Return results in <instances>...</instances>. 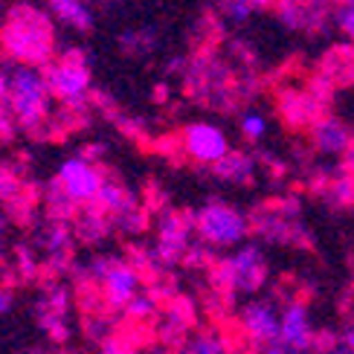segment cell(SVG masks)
I'll list each match as a JSON object with an SVG mask.
<instances>
[{
	"instance_id": "6da1fadb",
	"label": "cell",
	"mask_w": 354,
	"mask_h": 354,
	"mask_svg": "<svg viewBox=\"0 0 354 354\" xmlns=\"http://www.w3.org/2000/svg\"><path fill=\"white\" fill-rule=\"evenodd\" d=\"M0 44L15 64L47 67L55 53V32L50 15L32 3H15L0 24Z\"/></svg>"
},
{
	"instance_id": "7a4b0ae2",
	"label": "cell",
	"mask_w": 354,
	"mask_h": 354,
	"mask_svg": "<svg viewBox=\"0 0 354 354\" xmlns=\"http://www.w3.org/2000/svg\"><path fill=\"white\" fill-rule=\"evenodd\" d=\"M50 84L41 67L15 64L9 67V99L6 105L15 116V122L26 131H38L47 122L50 113Z\"/></svg>"
},
{
	"instance_id": "3957f363",
	"label": "cell",
	"mask_w": 354,
	"mask_h": 354,
	"mask_svg": "<svg viewBox=\"0 0 354 354\" xmlns=\"http://www.w3.org/2000/svg\"><path fill=\"white\" fill-rule=\"evenodd\" d=\"M212 290L218 293H256L264 282H268V261L264 253L256 244H244L241 250H235L230 259H221L209 268Z\"/></svg>"
},
{
	"instance_id": "277c9868",
	"label": "cell",
	"mask_w": 354,
	"mask_h": 354,
	"mask_svg": "<svg viewBox=\"0 0 354 354\" xmlns=\"http://www.w3.org/2000/svg\"><path fill=\"white\" fill-rule=\"evenodd\" d=\"M44 76H47L53 99H58L73 113L84 111L91 96V58L82 50H67L62 58L50 62L44 67Z\"/></svg>"
},
{
	"instance_id": "5b68a950",
	"label": "cell",
	"mask_w": 354,
	"mask_h": 354,
	"mask_svg": "<svg viewBox=\"0 0 354 354\" xmlns=\"http://www.w3.org/2000/svg\"><path fill=\"white\" fill-rule=\"evenodd\" d=\"M195 232L206 247H232L250 232V218L224 201H209L195 212Z\"/></svg>"
},
{
	"instance_id": "8992f818",
	"label": "cell",
	"mask_w": 354,
	"mask_h": 354,
	"mask_svg": "<svg viewBox=\"0 0 354 354\" xmlns=\"http://www.w3.org/2000/svg\"><path fill=\"white\" fill-rule=\"evenodd\" d=\"M192 232H195V215L192 212H171L166 209L160 215V227H157V247H154V259L163 270H169L171 264L183 261L189 247H192Z\"/></svg>"
},
{
	"instance_id": "52a82bcc",
	"label": "cell",
	"mask_w": 354,
	"mask_h": 354,
	"mask_svg": "<svg viewBox=\"0 0 354 354\" xmlns=\"http://www.w3.org/2000/svg\"><path fill=\"white\" fill-rule=\"evenodd\" d=\"M55 180L76 203H93L96 195H99V189L105 186L108 177L96 163H91V160H84L82 154H76V157H67L64 163L58 166Z\"/></svg>"
},
{
	"instance_id": "ba28073f",
	"label": "cell",
	"mask_w": 354,
	"mask_h": 354,
	"mask_svg": "<svg viewBox=\"0 0 354 354\" xmlns=\"http://www.w3.org/2000/svg\"><path fill=\"white\" fill-rule=\"evenodd\" d=\"M180 145H183V151L192 160L206 163V166H215L230 154L227 134L212 122H192V125H186L183 134H180Z\"/></svg>"
},
{
	"instance_id": "9c48e42d",
	"label": "cell",
	"mask_w": 354,
	"mask_h": 354,
	"mask_svg": "<svg viewBox=\"0 0 354 354\" xmlns=\"http://www.w3.org/2000/svg\"><path fill=\"white\" fill-rule=\"evenodd\" d=\"M239 326H241V334L253 346H270V343L279 340L282 317L276 314V308L270 302H250V305L241 308Z\"/></svg>"
},
{
	"instance_id": "30bf717a",
	"label": "cell",
	"mask_w": 354,
	"mask_h": 354,
	"mask_svg": "<svg viewBox=\"0 0 354 354\" xmlns=\"http://www.w3.org/2000/svg\"><path fill=\"white\" fill-rule=\"evenodd\" d=\"M67 308H70V293L62 285H50L38 299V326L53 343H64L70 337L67 328Z\"/></svg>"
},
{
	"instance_id": "8fae6325",
	"label": "cell",
	"mask_w": 354,
	"mask_h": 354,
	"mask_svg": "<svg viewBox=\"0 0 354 354\" xmlns=\"http://www.w3.org/2000/svg\"><path fill=\"white\" fill-rule=\"evenodd\" d=\"M279 113L290 128H314L322 116H328L326 108L311 93L297 91V87H288V91L279 93Z\"/></svg>"
},
{
	"instance_id": "7c38bea8",
	"label": "cell",
	"mask_w": 354,
	"mask_h": 354,
	"mask_svg": "<svg viewBox=\"0 0 354 354\" xmlns=\"http://www.w3.org/2000/svg\"><path fill=\"white\" fill-rule=\"evenodd\" d=\"M140 282L142 276L140 270H134L128 261H116V268L108 273V279L102 282V297H105V305L111 308V311H116V308H128L131 299L140 297Z\"/></svg>"
},
{
	"instance_id": "4fadbf2b",
	"label": "cell",
	"mask_w": 354,
	"mask_h": 354,
	"mask_svg": "<svg viewBox=\"0 0 354 354\" xmlns=\"http://www.w3.org/2000/svg\"><path fill=\"white\" fill-rule=\"evenodd\" d=\"M314 328H311V317H308L305 302L293 299L285 305L282 311V331H279V340L285 346L297 348V351H308L314 348Z\"/></svg>"
},
{
	"instance_id": "5bb4252c",
	"label": "cell",
	"mask_w": 354,
	"mask_h": 354,
	"mask_svg": "<svg viewBox=\"0 0 354 354\" xmlns=\"http://www.w3.org/2000/svg\"><path fill=\"white\" fill-rule=\"evenodd\" d=\"M311 142L314 149L322 151V154H346L351 149V131L334 120V116H322V120L311 128Z\"/></svg>"
},
{
	"instance_id": "9a60e30c",
	"label": "cell",
	"mask_w": 354,
	"mask_h": 354,
	"mask_svg": "<svg viewBox=\"0 0 354 354\" xmlns=\"http://www.w3.org/2000/svg\"><path fill=\"white\" fill-rule=\"evenodd\" d=\"M319 73L326 76L334 87H346L354 84V44H340L326 53L319 64Z\"/></svg>"
},
{
	"instance_id": "2e32d148",
	"label": "cell",
	"mask_w": 354,
	"mask_h": 354,
	"mask_svg": "<svg viewBox=\"0 0 354 354\" xmlns=\"http://www.w3.org/2000/svg\"><path fill=\"white\" fill-rule=\"evenodd\" d=\"M91 206H96V209H102L105 215H111V221H113L116 215H122L125 209H131V206H137V198L131 195V192H128L120 180L108 177L105 186L99 189V195H96V201H93Z\"/></svg>"
},
{
	"instance_id": "e0dca14e",
	"label": "cell",
	"mask_w": 354,
	"mask_h": 354,
	"mask_svg": "<svg viewBox=\"0 0 354 354\" xmlns=\"http://www.w3.org/2000/svg\"><path fill=\"white\" fill-rule=\"evenodd\" d=\"M47 6L58 21L73 26V29H79V32L93 29V9H91L87 0H47Z\"/></svg>"
},
{
	"instance_id": "ac0fdd59",
	"label": "cell",
	"mask_w": 354,
	"mask_h": 354,
	"mask_svg": "<svg viewBox=\"0 0 354 354\" xmlns=\"http://www.w3.org/2000/svg\"><path fill=\"white\" fill-rule=\"evenodd\" d=\"M215 177H221V180H227V183H235V186H244L253 180V174H256V160L244 154V151H230L221 163L212 166Z\"/></svg>"
},
{
	"instance_id": "d6986e66",
	"label": "cell",
	"mask_w": 354,
	"mask_h": 354,
	"mask_svg": "<svg viewBox=\"0 0 354 354\" xmlns=\"http://www.w3.org/2000/svg\"><path fill=\"white\" fill-rule=\"evenodd\" d=\"M111 227H113L111 215H105L102 209H96V206H87V209H82V212L76 215V235H79L82 241H87V244L102 241V239H105V235L111 232Z\"/></svg>"
},
{
	"instance_id": "ffe728a7",
	"label": "cell",
	"mask_w": 354,
	"mask_h": 354,
	"mask_svg": "<svg viewBox=\"0 0 354 354\" xmlns=\"http://www.w3.org/2000/svg\"><path fill=\"white\" fill-rule=\"evenodd\" d=\"M116 41H120V50L122 53L140 58V55H151L157 50L160 35H157L154 26H128V29H122Z\"/></svg>"
},
{
	"instance_id": "44dd1931",
	"label": "cell",
	"mask_w": 354,
	"mask_h": 354,
	"mask_svg": "<svg viewBox=\"0 0 354 354\" xmlns=\"http://www.w3.org/2000/svg\"><path fill=\"white\" fill-rule=\"evenodd\" d=\"M47 212H50V221H62V224H67L70 218L79 215V203L58 186V180L47 186Z\"/></svg>"
},
{
	"instance_id": "7402d4cb",
	"label": "cell",
	"mask_w": 354,
	"mask_h": 354,
	"mask_svg": "<svg viewBox=\"0 0 354 354\" xmlns=\"http://www.w3.org/2000/svg\"><path fill=\"white\" fill-rule=\"evenodd\" d=\"M157 299L151 297V293H140L137 299H131L128 302V308H125V319H128V326H149V322L154 319V314H157Z\"/></svg>"
},
{
	"instance_id": "603a6c76",
	"label": "cell",
	"mask_w": 354,
	"mask_h": 354,
	"mask_svg": "<svg viewBox=\"0 0 354 354\" xmlns=\"http://www.w3.org/2000/svg\"><path fill=\"white\" fill-rule=\"evenodd\" d=\"M276 0H221V12L224 18L232 21V24H244L250 15L259 12V9H268Z\"/></svg>"
},
{
	"instance_id": "cb8c5ba5",
	"label": "cell",
	"mask_w": 354,
	"mask_h": 354,
	"mask_svg": "<svg viewBox=\"0 0 354 354\" xmlns=\"http://www.w3.org/2000/svg\"><path fill=\"white\" fill-rule=\"evenodd\" d=\"M183 351L186 354H230V343L215 331H203L192 337Z\"/></svg>"
},
{
	"instance_id": "d4e9b609",
	"label": "cell",
	"mask_w": 354,
	"mask_h": 354,
	"mask_svg": "<svg viewBox=\"0 0 354 354\" xmlns=\"http://www.w3.org/2000/svg\"><path fill=\"white\" fill-rule=\"evenodd\" d=\"M326 198L334 206H354V177L351 174H340L334 177L326 189Z\"/></svg>"
},
{
	"instance_id": "484cf974",
	"label": "cell",
	"mask_w": 354,
	"mask_h": 354,
	"mask_svg": "<svg viewBox=\"0 0 354 354\" xmlns=\"http://www.w3.org/2000/svg\"><path fill=\"white\" fill-rule=\"evenodd\" d=\"M0 201L9 203V206L24 203V186L18 180V174H15L9 166H0Z\"/></svg>"
},
{
	"instance_id": "4316f807",
	"label": "cell",
	"mask_w": 354,
	"mask_h": 354,
	"mask_svg": "<svg viewBox=\"0 0 354 354\" xmlns=\"http://www.w3.org/2000/svg\"><path fill=\"white\" fill-rule=\"evenodd\" d=\"M239 128H241V134H244V140H250V142H259L264 134H268V120L259 113V111H247V113H241V122H239Z\"/></svg>"
},
{
	"instance_id": "83f0119b",
	"label": "cell",
	"mask_w": 354,
	"mask_h": 354,
	"mask_svg": "<svg viewBox=\"0 0 354 354\" xmlns=\"http://www.w3.org/2000/svg\"><path fill=\"white\" fill-rule=\"evenodd\" d=\"M113 227L116 230H122L125 235H137L145 230V212L140 209V203L137 206H131V209H125L122 215H116L113 218Z\"/></svg>"
},
{
	"instance_id": "f1b7e54d",
	"label": "cell",
	"mask_w": 354,
	"mask_h": 354,
	"mask_svg": "<svg viewBox=\"0 0 354 354\" xmlns=\"http://www.w3.org/2000/svg\"><path fill=\"white\" fill-rule=\"evenodd\" d=\"M337 26H340L343 35L354 44V3H343L337 9Z\"/></svg>"
},
{
	"instance_id": "f546056e",
	"label": "cell",
	"mask_w": 354,
	"mask_h": 354,
	"mask_svg": "<svg viewBox=\"0 0 354 354\" xmlns=\"http://www.w3.org/2000/svg\"><path fill=\"white\" fill-rule=\"evenodd\" d=\"M15 128H18V122H15V116L9 111V105H0V142H9Z\"/></svg>"
},
{
	"instance_id": "4dcf8cb0",
	"label": "cell",
	"mask_w": 354,
	"mask_h": 354,
	"mask_svg": "<svg viewBox=\"0 0 354 354\" xmlns=\"http://www.w3.org/2000/svg\"><path fill=\"white\" fill-rule=\"evenodd\" d=\"M18 270L24 279H32L38 273V264H35V256L29 253L26 247H18Z\"/></svg>"
},
{
	"instance_id": "1f68e13d",
	"label": "cell",
	"mask_w": 354,
	"mask_h": 354,
	"mask_svg": "<svg viewBox=\"0 0 354 354\" xmlns=\"http://www.w3.org/2000/svg\"><path fill=\"white\" fill-rule=\"evenodd\" d=\"M9 99V67L0 64V105H6Z\"/></svg>"
},
{
	"instance_id": "d6a6232c",
	"label": "cell",
	"mask_w": 354,
	"mask_h": 354,
	"mask_svg": "<svg viewBox=\"0 0 354 354\" xmlns=\"http://www.w3.org/2000/svg\"><path fill=\"white\" fill-rule=\"evenodd\" d=\"M12 302H15V297H12V290H9V288H0V317H3V314H9V308H12Z\"/></svg>"
},
{
	"instance_id": "836d02e7",
	"label": "cell",
	"mask_w": 354,
	"mask_h": 354,
	"mask_svg": "<svg viewBox=\"0 0 354 354\" xmlns=\"http://www.w3.org/2000/svg\"><path fill=\"white\" fill-rule=\"evenodd\" d=\"M340 348H346V351H354V326H348V328L340 334Z\"/></svg>"
},
{
	"instance_id": "e575fe53",
	"label": "cell",
	"mask_w": 354,
	"mask_h": 354,
	"mask_svg": "<svg viewBox=\"0 0 354 354\" xmlns=\"http://www.w3.org/2000/svg\"><path fill=\"white\" fill-rule=\"evenodd\" d=\"M154 93H157V99H160V102H163V99L169 96V87H166V84H157V91H154Z\"/></svg>"
},
{
	"instance_id": "d590c367",
	"label": "cell",
	"mask_w": 354,
	"mask_h": 354,
	"mask_svg": "<svg viewBox=\"0 0 354 354\" xmlns=\"http://www.w3.org/2000/svg\"><path fill=\"white\" fill-rule=\"evenodd\" d=\"M322 354H354V351H346V348H334V351H322Z\"/></svg>"
},
{
	"instance_id": "8d00e7d4",
	"label": "cell",
	"mask_w": 354,
	"mask_h": 354,
	"mask_svg": "<svg viewBox=\"0 0 354 354\" xmlns=\"http://www.w3.org/2000/svg\"><path fill=\"white\" fill-rule=\"evenodd\" d=\"M128 354H142V351H140V348H134V351H128Z\"/></svg>"
},
{
	"instance_id": "74e56055",
	"label": "cell",
	"mask_w": 354,
	"mask_h": 354,
	"mask_svg": "<svg viewBox=\"0 0 354 354\" xmlns=\"http://www.w3.org/2000/svg\"><path fill=\"white\" fill-rule=\"evenodd\" d=\"M0 239H3V224H0Z\"/></svg>"
},
{
	"instance_id": "f35d334b",
	"label": "cell",
	"mask_w": 354,
	"mask_h": 354,
	"mask_svg": "<svg viewBox=\"0 0 354 354\" xmlns=\"http://www.w3.org/2000/svg\"><path fill=\"white\" fill-rule=\"evenodd\" d=\"M348 3H354V0H348Z\"/></svg>"
},
{
	"instance_id": "ab89813d",
	"label": "cell",
	"mask_w": 354,
	"mask_h": 354,
	"mask_svg": "<svg viewBox=\"0 0 354 354\" xmlns=\"http://www.w3.org/2000/svg\"><path fill=\"white\" fill-rule=\"evenodd\" d=\"M0 203H3V201H0Z\"/></svg>"
}]
</instances>
